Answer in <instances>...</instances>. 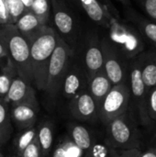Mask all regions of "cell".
<instances>
[{
  "mask_svg": "<svg viewBox=\"0 0 156 157\" xmlns=\"http://www.w3.org/2000/svg\"><path fill=\"white\" fill-rule=\"evenodd\" d=\"M4 59H5V58H3V57L0 55V67H1V68L5 67V66L8 63H4V62H3V60H4ZM6 60H10V59H6ZM9 62H10V61H9Z\"/></svg>",
  "mask_w": 156,
  "mask_h": 157,
  "instance_id": "8d00e7d4",
  "label": "cell"
},
{
  "mask_svg": "<svg viewBox=\"0 0 156 157\" xmlns=\"http://www.w3.org/2000/svg\"><path fill=\"white\" fill-rule=\"evenodd\" d=\"M146 109L151 121H156V86L149 89L147 92Z\"/></svg>",
  "mask_w": 156,
  "mask_h": 157,
  "instance_id": "4316f807",
  "label": "cell"
},
{
  "mask_svg": "<svg viewBox=\"0 0 156 157\" xmlns=\"http://www.w3.org/2000/svg\"><path fill=\"white\" fill-rule=\"evenodd\" d=\"M140 157H156V148L155 147H150L147 150H145L143 153L142 152Z\"/></svg>",
  "mask_w": 156,
  "mask_h": 157,
  "instance_id": "836d02e7",
  "label": "cell"
},
{
  "mask_svg": "<svg viewBox=\"0 0 156 157\" xmlns=\"http://www.w3.org/2000/svg\"><path fill=\"white\" fill-rule=\"evenodd\" d=\"M0 157H4V155L2 154V152L0 151Z\"/></svg>",
  "mask_w": 156,
  "mask_h": 157,
  "instance_id": "74e56055",
  "label": "cell"
},
{
  "mask_svg": "<svg viewBox=\"0 0 156 157\" xmlns=\"http://www.w3.org/2000/svg\"><path fill=\"white\" fill-rule=\"evenodd\" d=\"M0 20H1V24H4V25L12 24L10 16L8 14V11L5 4V0H0Z\"/></svg>",
  "mask_w": 156,
  "mask_h": 157,
  "instance_id": "f1b7e54d",
  "label": "cell"
},
{
  "mask_svg": "<svg viewBox=\"0 0 156 157\" xmlns=\"http://www.w3.org/2000/svg\"><path fill=\"white\" fill-rule=\"evenodd\" d=\"M85 152L76 146L69 136L64 137L55 147L52 157H84Z\"/></svg>",
  "mask_w": 156,
  "mask_h": 157,
  "instance_id": "e0dca14e",
  "label": "cell"
},
{
  "mask_svg": "<svg viewBox=\"0 0 156 157\" xmlns=\"http://www.w3.org/2000/svg\"><path fill=\"white\" fill-rule=\"evenodd\" d=\"M131 108V93L126 83L113 86L98 107L97 117L107 125L114 119L125 114Z\"/></svg>",
  "mask_w": 156,
  "mask_h": 157,
  "instance_id": "5b68a950",
  "label": "cell"
},
{
  "mask_svg": "<svg viewBox=\"0 0 156 157\" xmlns=\"http://www.w3.org/2000/svg\"><path fill=\"white\" fill-rule=\"evenodd\" d=\"M87 15L96 22H100L104 18V12L97 0H80Z\"/></svg>",
  "mask_w": 156,
  "mask_h": 157,
  "instance_id": "603a6c76",
  "label": "cell"
},
{
  "mask_svg": "<svg viewBox=\"0 0 156 157\" xmlns=\"http://www.w3.org/2000/svg\"><path fill=\"white\" fill-rule=\"evenodd\" d=\"M37 136V130L34 127L23 129V132L18 135L16 141V151L17 156H20L23 151L32 143Z\"/></svg>",
  "mask_w": 156,
  "mask_h": 157,
  "instance_id": "44dd1931",
  "label": "cell"
},
{
  "mask_svg": "<svg viewBox=\"0 0 156 157\" xmlns=\"http://www.w3.org/2000/svg\"><path fill=\"white\" fill-rule=\"evenodd\" d=\"M112 84L104 73V71L98 72L88 78L87 91L96 101L97 108L108 95L112 87Z\"/></svg>",
  "mask_w": 156,
  "mask_h": 157,
  "instance_id": "8fae6325",
  "label": "cell"
},
{
  "mask_svg": "<svg viewBox=\"0 0 156 157\" xmlns=\"http://www.w3.org/2000/svg\"><path fill=\"white\" fill-rule=\"evenodd\" d=\"M54 23H55L57 29L63 34H67L73 29V25H74L73 18L65 11L57 10L55 12Z\"/></svg>",
  "mask_w": 156,
  "mask_h": 157,
  "instance_id": "7402d4cb",
  "label": "cell"
},
{
  "mask_svg": "<svg viewBox=\"0 0 156 157\" xmlns=\"http://www.w3.org/2000/svg\"><path fill=\"white\" fill-rule=\"evenodd\" d=\"M155 143H156V134H155ZM156 148V147H155Z\"/></svg>",
  "mask_w": 156,
  "mask_h": 157,
  "instance_id": "f35d334b",
  "label": "cell"
},
{
  "mask_svg": "<svg viewBox=\"0 0 156 157\" xmlns=\"http://www.w3.org/2000/svg\"><path fill=\"white\" fill-rule=\"evenodd\" d=\"M14 157H20V156H17H17H14Z\"/></svg>",
  "mask_w": 156,
  "mask_h": 157,
  "instance_id": "ab89813d",
  "label": "cell"
},
{
  "mask_svg": "<svg viewBox=\"0 0 156 157\" xmlns=\"http://www.w3.org/2000/svg\"><path fill=\"white\" fill-rule=\"evenodd\" d=\"M14 25L27 40L36 35L41 27L44 26L30 10H26Z\"/></svg>",
  "mask_w": 156,
  "mask_h": 157,
  "instance_id": "7c38bea8",
  "label": "cell"
},
{
  "mask_svg": "<svg viewBox=\"0 0 156 157\" xmlns=\"http://www.w3.org/2000/svg\"><path fill=\"white\" fill-rule=\"evenodd\" d=\"M0 24H1V20H0Z\"/></svg>",
  "mask_w": 156,
  "mask_h": 157,
  "instance_id": "60d3db41",
  "label": "cell"
},
{
  "mask_svg": "<svg viewBox=\"0 0 156 157\" xmlns=\"http://www.w3.org/2000/svg\"><path fill=\"white\" fill-rule=\"evenodd\" d=\"M30 11L39 18L42 25H45L49 17L48 0H33Z\"/></svg>",
  "mask_w": 156,
  "mask_h": 157,
  "instance_id": "d4e9b609",
  "label": "cell"
},
{
  "mask_svg": "<svg viewBox=\"0 0 156 157\" xmlns=\"http://www.w3.org/2000/svg\"><path fill=\"white\" fill-rule=\"evenodd\" d=\"M145 9L152 17L156 19V0H146Z\"/></svg>",
  "mask_w": 156,
  "mask_h": 157,
  "instance_id": "4dcf8cb0",
  "label": "cell"
},
{
  "mask_svg": "<svg viewBox=\"0 0 156 157\" xmlns=\"http://www.w3.org/2000/svg\"><path fill=\"white\" fill-rule=\"evenodd\" d=\"M20 157H42L41 150L37 136L32 141V143L23 151Z\"/></svg>",
  "mask_w": 156,
  "mask_h": 157,
  "instance_id": "83f0119b",
  "label": "cell"
},
{
  "mask_svg": "<svg viewBox=\"0 0 156 157\" xmlns=\"http://www.w3.org/2000/svg\"><path fill=\"white\" fill-rule=\"evenodd\" d=\"M3 101L6 105H11L12 107L18 104H31L39 106L35 89L29 82L19 75H17L13 79L9 90Z\"/></svg>",
  "mask_w": 156,
  "mask_h": 157,
  "instance_id": "52a82bcc",
  "label": "cell"
},
{
  "mask_svg": "<svg viewBox=\"0 0 156 157\" xmlns=\"http://www.w3.org/2000/svg\"><path fill=\"white\" fill-rule=\"evenodd\" d=\"M88 77L86 74H84L77 67L68 68L60 88V92L63 97L68 100V102L78 96L80 93L87 90Z\"/></svg>",
  "mask_w": 156,
  "mask_h": 157,
  "instance_id": "9c48e42d",
  "label": "cell"
},
{
  "mask_svg": "<svg viewBox=\"0 0 156 157\" xmlns=\"http://www.w3.org/2000/svg\"><path fill=\"white\" fill-rule=\"evenodd\" d=\"M5 4L12 24H15L18 17L27 10L21 0H5Z\"/></svg>",
  "mask_w": 156,
  "mask_h": 157,
  "instance_id": "484cf974",
  "label": "cell"
},
{
  "mask_svg": "<svg viewBox=\"0 0 156 157\" xmlns=\"http://www.w3.org/2000/svg\"><path fill=\"white\" fill-rule=\"evenodd\" d=\"M107 127V140L118 151L140 149V132L132 109L114 119Z\"/></svg>",
  "mask_w": 156,
  "mask_h": 157,
  "instance_id": "3957f363",
  "label": "cell"
},
{
  "mask_svg": "<svg viewBox=\"0 0 156 157\" xmlns=\"http://www.w3.org/2000/svg\"><path fill=\"white\" fill-rule=\"evenodd\" d=\"M28 42L30 48V65L33 84L39 90L44 91L48 66L57 43V35L52 29L45 27L44 25Z\"/></svg>",
  "mask_w": 156,
  "mask_h": 157,
  "instance_id": "6da1fadb",
  "label": "cell"
},
{
  "mask_svg": "<svg viewBox=\"0 0 156 157\" xmlns=\"http://www.w3.org/2000/svg\"><path fill=\"white\" fill-rule=\"evenodd\" d=\"M142 77L147 90L156 86V63L150 62L141 67Z\"/></svg>",
  "mask_w": 156,
  "mask_h": 157,
  "instance_id": "cb8c5ba5",
  "label": "cell"
},
{
  "mask_svg": "<svg viewBox=\"0 0 156 157\" xmlns=\"http://www.w3.org/2000/svg\"><path fill=\"white\" fill-rule=\"evenodd\" d=\"M0 55L5 58V59H9V56H8V52L6 49V47L4 46V44L2 43V41L0 40Z\"/></svg>",
  "mask_w": 156,
  "mask_h": 157,
  "instance_id": "e575fe53",
  "label": "cell"
},
{
  "mask_svg": "<svg viewBox=\"0 0 156 157\" xmlns=\"http://www.w3.org/2000/svg\"><path fill=\"white\" fill-rule=\"evenodd\" d=\"M37 138L40 144L42 157L49 155L53 143V128L51 122H43L37 131Z\"/></svg>",
  "mask_w": 156,
  "mask_h": 157,
  "instance_id": "2e32d148",
  "label": "cell"
},
{
  "mask_svg": "<svg viewBox=\"0 0 156 157\" xmlns=\"http://www.w3.org/2000/svg\"><path fill=\"white\" fill-rule=\"evenodd\" d=\"M141 154H142V152L140 149L123 150V151H119L117 157H140Z\"/></svg>",
  "mask_w": 156,
  "mask_h": 157,
  "instance_id": "f546056e",
  "label": "cell"
},
{
  "mask_svg": "<svg viewBox=\"0 0 156 157\" xmlns=\"http://www.w3.org/2000/svg\"><path fill=\"white\" fill-rule=\"evenodd\" d=\"M137 43H138V42H137V40H136L133 36L129 35V36H128V39H127V41L125 42V45H126V47H127L128 50L133 51V50L136 49Z\"/></svg>",
  "mask_w": 156,
  "mask_h": 157,
  "instance_id": "d6a6232c",
  "label": "cell"
},
{
  "mask_svg": "<svg viewBox=\"0 0 156 157\" xmlns=\"http://www.w3.org/2000/svg\"><path fill=\"white\" fill-rule=\"evenodd\" d=\"M23 5L25 6L26 9L27 10H30L31 8V6H32V3H33V0H21Z\"/></svg>",
  "mask_w": 156,
  "mask_h": 157,
  "instance_id": "d590c367",
  "label": "cell"
},
{
  "mask_svg": "<svg viewBox=\"0 0 156 157\" xmlns=\"http://www.w3.org/2000/svg\"><path fill=\"white\" fill-rule=\"evenodd\" d=\"M0 40L6 47L17 75L33 84L30 65V48L28 40L19 33L14 24H6L0 30Z\"/></svg>",
  "mask_w": 156,
  "mask_h": 157,
  "instance_id": "7a4b0ae2",
  "label": "cell"
},
{
  "mask_svg": "<svg viewBox=\"0 0 156 157\" xmlns=\"http://www.w3.org/2000/svg\"><path fill=\"white\" fill-rule=\"evenodd\" d=\"M86 73L87 77L94 75L95 74L103 71L104 54L100 48L97 46H91L87 49L85 56Z\"/></svg>",
  "mask_w": 156,
  "mask_h": 157,
  "instance_id": "5bb4252c",
  "label": "cell"
},
{
  "mask_svg": "<svg viewBox=\"0 0 156 157\" xmlns=\"http://www.w3.org/2000/svg\"><path fill=\"white\" fill-rule=\"evenodd\" d=\"M68 106L72 116L78 121H91L98 118L97 105L87 90L71 99Z\"/></svg>",
  "mask_w": 156,
  "mask_h": 157,
  "instance_id": "ba28073f",
  "label": "cell"
},
{
  "mask_svg": "<svg viewBox=\"0 0 156 157\" xmlns=\"http://www.w3.org/2000/svg\"><path fill=\"white\" fill-rule=\"evenodd\" d=\"M129 88L131 93V109L134 113L137 122L143 127H149L152 121L148 117L146 109L148 90L143 83L139 64H135L131 71Z\"/></svg>",
  "mask_w": 156,
  "mask_h": 157,
  "instance_id": "8992f818",
  "label": "cell"
},
{
  "mask_svg": "<svg viewBox=\"0 0 156 157\" xmlns=\"http://www.w3.org/2000/svg\"><path fill=\"white\" fill-rule=\"evenodd\" d=\"M69 132V137L74 144L86 153L94 142L90 132L86 127L78 124H72Z\"/></svg>",
  "mask_w": 156,
  "mask_h": 157,
  "instance_id": "9a60e30c",
  "label": "cell"
},
{
  "mask_svg": "<svg viewBox=\"0 0 156 157\" xmlns=\"http://www.w3.org/2000/svg\"><path fill=\"white\" fill-rule=\"evenodd\" d=\"M40 107L31 104H18L12 107L11 121L21 129L33 127L36 122Z\"/></svg>",
  "mask_w": 156,
  "mask_h": 157,
  "instance_id": "30bf717a",
  "label": "cell"
},
{
  "mask_svg": "<svg viewBox=\"0 0 156 157\" xmlns=\"http://www.w3.org/2000/svg\"><path fill=\"white\" fill-rule=\"evenodd\" d=\"M103 71L111 82L112 86L125 83V72L122 64L113 55H104Z\"/></svg>",
  "mask_w": 156,
  "mask_h": 157,
  "instance_id": "4fadbf2b",
  "label": "cell"
},
{
  "mask_svg": "<svg viewBox=\"0 0 156 157\" xmlns=\"http://www.w3.org/2000/svg\"><path fill=\"white\" fill-rule=\"evenodd\" d=\"M119 151L106 139L104 141H94L84 157H117Z\"/></svg>",
  "mask_w": 156,
  "mask_h": 157,
  "instance_id": "ac0fdd59",
  "label": "cell"
},
{
  "mask_svg": "<svg viewBox=\"0 0 156 157\" xmlns=\"http://www.w3.org/2000/svg\"><path fill=\"white\" fill-rule=\"evenodd\" d=\"M145 33L147 37L152 40L153 41L156 42V25L150 23L145 26Z\"/></svg>",
  "mask_w": 156,
  "mask_h": 157,
  "instance_id": "1f68e13d",
  "label": "cell"
},
{
  "mask_svg": "<svg viewBox=\"0 0 156 157\" xmlns=\"http://www.w3.org/2000/svg\"><path fill=\"white\" fill-rule=\"evenodd\" d=\"M71 54L72 52L69 46L57 36V43L51 56L44 88V91L51 99L55 98L60 93L63 79L70 66Z\"/></svg>",
  "mask_w": 156,
  "mask_h": 157,
  "instance_id": "277c9868",
  "label": "cell"
},
{
  "mask_svg": "<svg viewBox=\"0 0 156 157\" xmlns=\"http://www.w3.org/2000/svg\"><path fill=\"white\" fill-rule=\"evenodd\" d=\"M13 132L8 105L0 98V144H5Z\"/></svg>",
  "mask_w": 156,
  "mask_h": 157,
  "instance_id": "d6986e66",
  "label": "cell"
},
{
  "mask_svg": "<svg viewBox=\"0 0 156 157\" xmlns=\"http://www.w3.org/2000/svg\"><path fill=\"white\" fill-rule=\"evenodd\" d=\"M17 75V72L16 70V67L12 63V62H8V63L1 68L0 72V98L4 99L6 96L9 87L11 86V83L13 79Z\"/></svg>",
  "mask_w": 156,
  "mask_h": 157,
  "instance_id": "ffe728a7",
  "label": "cell"
}]
</instances>
